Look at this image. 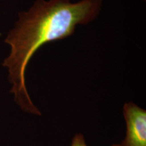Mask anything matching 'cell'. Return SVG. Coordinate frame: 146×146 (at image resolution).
Listing matches in <instances>:
<instances>
[{
  "label": "cell",
  "instance_id": "obj_1",
  "mask_svg": "<svg viewBox=\"0 0 146 146\" xmlns=\"http://www.w3.org/2000/svg\"><path fill=\"white\" fill-rule=\"evenodd\" d=\"M103 0H36L28 11L18 14V20L8 33L5 43L10 52L3 66L8 69L10 92L23 111L35 116L41 112L34 104L25 82L27 66L41 46L72 35L78 25H87L99 15Z\"/></svg>",
  "mask_w": 146,
  "mask_h": 146
},
{
  "label": "cell",
  "instance_id": "obj_2",
  "mask_svg": "<svg viewBox=\"0 0 146 146\" xmlns=\"http://www.w3.org/2000/svg\"><path fill=\"white\" fill-rule=\"evenodd\" d=\"M126 136L118 146H146V110L134 102L123 106Z\"/></svg>",
  "mask_w": 146,
  "mask_h": 146
},
{
  "label": "cell",
  "instance_id": "obj_3",
  "mask_svg": "<svg viewBox=\"0 0 146 146\" xmlns=\"http://www.w3.org/2000/svg\"><path fill=\"white\" fill-rule=\"evenodd\" d=\"M70 146H87L84 135L81 133H76L74 136ZM110 146H118V144H114Z\"/></svg>",
  "mask_w": 146,
  "mask_h": 146
}]
</instances>
